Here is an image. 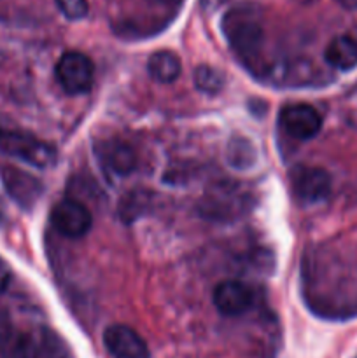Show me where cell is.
Instances as JSON below:
<instances>
[{"label":"cell","mask_w":357,"mask_h":358,"mask_svg":"<svg viewBox=\"0 0 357 358\" xmlns=\"http://www.w3.org/2000/svg\"><path fill=\"white\" fill-rule=\"evenodd\" d=\"M0 353L4 358H65L66 350L62 339L49 329H16L0 339Z\"/></svg>","instance_id":"6da1fadb"},{"label":"cell","mask_w":357,"mask_h":358,"mask_svg":"<svg viewBox=\"0 0 357 358\" xmlns=\"http://www.w3.org/2000/svg\"><path fill=\"white\" fill-rule=\"evenodd\" d=\"M223 31L233 51L245 59H251L258 55L265 37L261 14L248 3L234 7L224 16Z\"/></svg>","instance_id":"7a4b0ae2"},{"label":"cell","mask_w":357,"mask_h":358,"mask_svg":"<svg viewBox=\"0 0 357 358\" xmlns=\"http://www.w3.org/2000/svg\"><path fill=\"white\" fill-rule=\"evenodd\" d=\"M0 152L35 168H49L56 163V150L48 142L14 129L0 128Z\"/></svg>","instance_id":"3957f363"},{"label":"cell","mask_w":357,"mask_h":358,"mask_svg":"<svg viewBox=\"0 0 357 358\" xmlns=\"http://www.w3.org/2000/svg\"><path fill=\"white\" fill-rule=\"evenodd\" d=\"M55 76L63 91L69 94L88 93L94 79L93 62L83 52L69 51L56 63Z\"/></svg>","instance_id":"277c9868"},{"label":"cell","mask_w":357,"mask_h":358,"mask_svg":"<svg viewBox=\"0 0 357 358\" xmlns=\"http://www.w3.org/2000/svg\"><path fill=\"white\" fill-rule=\"evenodd\" d=\"M51 224L62 236L65 238H83L90 233L93 226L91 212L80 201L72 198H65L55 205L51 212Z\"/></svg>","instance_id":"5b68a950"},{"label":"cell","mask_w":357,"mask_h":358,"mask_svg":"<svg viewBox=\"0 0 357 358\" xmlns=\"http://www.w3.org/2000/svg\"><path fill=\"white\" fill-rule=\"evenodd\" d=\"M290 178L294 196L303 205L322 203L331 192V177L322 168L300 166L293 171Z\"/></svg>","instance_id":"8992f818"},{"label":"cell","mask_w":357,"mask_h":358,"mask_svg":"<svg viewBox=\"0 0 357 358\" xmlns=\"http://www.w3.org/2000/svg\"><path fill=\"white\" fill-rule=\"evenodd\" d=\"M280 126L296 140H310L321 131L322 117L317 108L308 103L286 105L280 112Z\"/></svg>","instance_id":"52a82bcc"},{"label":"cell","mask_w":357,"mask_h":358,"mask_svg":"<svg viewBox=\"0 0 357 358\" xmlns=\"http://www.w3.org/2000/svg\"><path fill=\"white\" fill-rule=\"evenodd\" d=\"M104 343L112 358H150L147 343L128 325L115 324L105 329Z\"/></svg>","instance_id":"ba28073f"},{"label":"cell","mask_w":357,"mask_h":358,"mask_svg":"<svg viewBox=\"0 0 357 358\" xmlns=\"http://www.w3.org/2000/svg\"><path fill=\"white\" fill-rule=\"evenodd\" d=\"M214 304L217 311L226 317L247 313L254 304V290L238 280H226L214 290Z\"/></svg>","instance_id":"9c48e42d"},{"label":"cell","mask_w":357,"mask_h":358,"mask_svg":"<svg viewBox=\"0 0 357 358\" xmlns=\"http://www.w3.org/2000/svg\"><path fill=\"white\" fill-rule=\"evenodd\" d=\"M102 166L118 177H126L136 168V156L130 145L122 142H104L97 147Z\"/></svg>","instance_id":"30bf717a"},{"label":"cell","mask_w":357,"mask_h":358,"mask_svg":"<svg viewBox=\"0 0 357 358\" xmlns=\"http://www.w3.org/2000/svg\"><path fill=\"white\" fill-rule=\"evenodd\" d=\"M2 177L9 196L21 206H31L41 196L42 187L38 180L31 175L24 173V171L16 170V168H7V170H4Z\"/></svg>","instance_id":"8fae6325"},{"label":"cell","mask_w":357,"mask_h":358,"mask_svg":"<svg viewBox=\"0 0 357 358\" xmlns=\"http://www.w3.org/2000/svg\"><path fill=\"white\" fill-rule=\"evenodd\" d=\"M324 58L336 70H352L357 66V38L350 35L335 37L326 48Z\"/></svg>","instance_id":"7c38bea8"},{"label":"cell","mask_w":357,"mask_h":358,"mask_svg":"<svg viewBox=\"0 0 357 358\" xmlns=\"http://www.w3.org/2000/svg\"><path fill=\"white\" fill-rule=\"evenodd\" d=\"M147 70L158 83H174L181 76V59L172 51H156L147 62Z\"/></svg>","instance_id":"4fadbf2b"},{"label":"cell","mask_w":357,"mask_h":358,"mask_svg":"<svg viewBox=\"0 0 357 358\" xmlns=\"http://www.w3.org/2000/svg\"><path fill=\"white\" fill-rule=\"evenodd\" d=\"M149 206V192L142 191H132L128 192L125 199H121V205H119V215L121 219H125L126 222H132L136 217L142 215L144 210Z\"/></svg>","instance_id":"5bb4252c"},{"label":"cell","mask_w":357,"mask_h":358,"mask_svg":"<svg viewBox=\"0 0 357 358\" xmlns=\"http://www.w3.org/2000/svg\"><path fill=\"white\" fill-rule=\"evenodd\" d=\"M195 83L198 86V90H202L203 93H217V91L223 87V76L217 72L212 66H198L195 73Z\"/></svg>","instance_id":"9a60e30c"},{"label":"cell","mask_w":357,"mask_h":358,"mask_svg":"<svg viewBox=\"0 0 357 358\" xmlns=\"http://www.w3.org/2000/svg\"><path fill=\"white\" fill-rule=\"evenodd\" d=\"M58 6L59 13L66 17V20H83L88 14V0H55Z\"/></svg>","instance_id":"2e32d148"},{"label":"cell","mask_w":357,"mask_h":358,"mask_svg":"<svg viewBox=\"0 0 357 358\" xmlns=\"http://www.w3.org/2000/svg\"><path fill=\"white\" fill-rule=\"evenodd\" d=\"M10 283V271L4 261H0V294L6 292V289Z\"/></svg>","instance_id":"e0dca14e"},{"label":"cell","mask_w":357,"mask_h":358,"mask_svg":"<svg viewBox=\"0 0 357 358\" xmlns=\"http://www.w3.org/2000/svg\"><path fill=\"white\" fill-rule=\"evenodd\" d=\"M343 3V7H349V9H357V0H340Z\"/></svg>","instance_id":"ac0fdd59"},{"label":"cell","mask_w":357,"mask_h":358,"mask_svg":"<svg viewBox=\"0 0 357 358\" xmlns=\"http://www.w3.org/2000/svg\"><path fill=\"white\" fill-rule=\"evenodd\" d=\"M156 2H160V3H172V6H177V3H181V0H156Z\"/></svg>","instance_id":"d6986e66"}]
</instances>
